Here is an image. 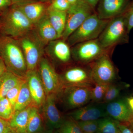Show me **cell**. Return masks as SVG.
Returning <instances> with one entry per match:
<instances>
[{
	"label": "cell",
	"instance_id": "22",
	"mask_svg": "<svg viewBox=\"0 0 133 133\" xmlns=\"http://www.w3.org/2000/svg\"><path fill=\"white\" fill-rule=\"evenodd\" d=\"M33 105L31 94L26 79H23L21 89L14 108V112L25 109Z\"/></svg>",
	"mask_w": 133,
	"mask_h": 133
},
{
	"label": "cell",
	"instance_id": "45",
	"mask_svg": "<svg viewBox=\"0 0 133 133\" xmlns=\"http://www.w3.org/2000/svg\"><path fill=\"white\" fill-rule=\"evenodd\" d=\"M54 133H58V132H57V131H56Z\"/></svg>",
	"mask_w": 133,
	"mask_h": 133
},
{
	"label": "cell",
	"instance_id": "15",
	"mask_svg": "<svg viewBox=\"0 0 133 133\" xmlns=\"http://www.w3.org/2000/svg\"><path fill=\"white\" fill-rule=\"evenodd\" d=\"M105 109L108 115L124 123L129 122L133 113L127 101L123 99L114 100L107 103Z\"/></svg>",
	"mask_w": 133,
	"mask_h": 133
},
{
	"label": "cell",
	"instance_id": "19",
	"mask_svg": "<svg viewBox=\"0 0 133 133\" xmlns=\"http://www.w3.org/2000/svg\"><path fill=\"white\" fill-rule=\"evenodd\" d=\"M38 35L43 41L49 42L58 38L57 32L50 22L48 15H44L37 23Z\"/></svg>",
	"mask_w": 133,
	"mask_h": 133
},
{
	"label": "cell",
	"instance_id": "43",
	"mask_svg": "<svg viewBox=\"0 0 133 133\" xmlns=\"http://www.w3.org/2000/svg\"><path fill=\"white\" fill-rule=\"evenodd\" d=\"M129 125H133V113L132 115V117H131V120L128 123Z\"/></svg>",
	"mask_w": 133,
	"mask_h": 133
},
{
	"label": "cell",
	"instance_id": "29",
	"mask_svg": "<svg viewBox=\"0 0 133 133\" xmlns=\"http://www.w3.org/2000/svg\"><path fill=\"white\" fill-rule=\"evenodd\" d=\"M83 133H97L98 119L87 121H77Z\"/></svg>",
	"mask_w": 133,
	"mask_h": 133
},
{
	"label": "cell",
	"instance_id": "44",
	"mask_svg": "<svg viewBox=\"0 0 133 133\" xmlns=\"http://www.w3.org/2000/svg\"><path fill=\"white\" fill-rule=\"evenodd\" d=\"M130 125V127H131V128L132 129V130H133V125Z\"/></svg>",
	"mask_w": 133,
	"mask_h": 133
},
{
	"label": "cell",
	"instance_id": "13",
	"mask_svg": "<svg viewBox=\"0 0 133 133\" xmlns=\"http://www.w3.org/2000/svg\"><path fill=\"white\" fill-rule=\"evenodd\" d=\"M65 82L68 86H83L92 87L94 85L89 69L76 66L69 69L64 76Z\"/></svg>",
	"mask_w": 133,
	"mask_h": 133
},
{
	"label": "cell",
	"instance_id": "21",
	"mask_svg": "<svg viewBox=\"0 0 133 133\" xmlns=\"http://www.w3.org/2000/svg\"><path fill=\"white\" fill-rule=\"evenodd\" d=\"M23 79L11 72H5L0 77V99L6 97L9 91Z\"/></svg>",
	"mask_w": 133,
	"mask_h": 133
},
{
	"label": "cell",
	"instance_id": "8",
	"mask_svg": "<svg viewBox=\"0 0 133 133\" xmlns=\"http://www.w3.org/2000/svg\"><path fill=\"white\" fill-rule=\"evenodd\" d=\"M39 74L46 96L56 94L63 87V83L49 61L42 58L39 62Z\"/></svg>",
	"mask_w": 133,
	"mask_h": 133
},
{
	"label": "cell",
	"instance_id": "18",
	"mask_svg": "<svg viewBox=\"0 0 133 133\" xmlns=\"http://www.w3.org/2000/svg\"><path fill=\"white\" fill-rule=\"evenodd\" d=\"M33 105L25 109L14 112L9 121L10 126L14 133H27V125L30 114Z\"/></svg>",
	"mask_w": 133,
	"mask_h": 133
},
{
	"label": "cell",
	"instance_id": "2",
	"mask_svg": "<svg viewBox=\"0 0 133 133\" xmlns=\"http://www.w3.org/2000/svg\"><path fill=\"white\" fill-rule=\"evenodd\" d=\"M128 34L125 20L122 14L109 20L98 40L102 48L110 51L116 45L127 42Z\"/></svg>",
	"mask_w": 133,
	"mask_h": 133
},
{
	"label": "cell",
	"instance_id": "12",
	"mask_svg": "<svg viewBox=\"0 0 133 133\" xmlns=\"http://www.w3.org/2000/svg\"><path fill=\"white\" fill-rule=\"evenodd\" d=\"M56 94L46 96L43 105V116L48 128L54 130L60 127L64 120L56 104Z\"/></svg>",
	"mask_w": 133,
	"mask_h": 133
},
{
	"label": "cell",
	"instance_id": "11",
	"mask_svg": "<svg viewBox=\"0 0 133 133\" xmlns=\"http://www.w3.org/2000/svg\"><path fill=\"white\" fill-rule=\"evenodd\" d=\"M25 79L31 94L33 105L38 108L42 107L46 95L39 72L36 70L28 71Z\"/></svg>",
	"mask_w": 133,
	"mask_h": 133
},
{
	"label": "cell",
	"instance_id": "33",
	"mask_svg": "<svg viewBox=\"0 0 133 133\" xmlns=\"http://www.w3.org/2000/svg\"><path fill=\"white\" fill-rule=\"evenodd\" d=\"M23 79L14 88L11 89L6 95V97L9 101L14 108L15 104L16 103L17 100L20 92L22 82Z\"/></svg>",
	"mask_w": 133,
	"mask_h": 133
},
{
	"label": "cell",
	"instance_id": "26",
	"mask_svg": "<svg viewBox=\"0 0 133 133\" xmlns=\"http://www.w3.org/2000/svg\"><path fill=\"white\" fill-rule=\"evenodd\" d=\"M110 84L95 83L91 90V100L95 102H102Z\"/></svg>",
	"mask_w": 133,
	"mask_h": 133
},
{
	"label": "cell",
	"instance_id": "20",
	"mask_svg": "<svg viewBox=\"0 0 133 133\" xmlns=\"http://www.w3.org/2000/svg\"><path fill=\"white\" fill-rule=\"evenodd\" d=\"M47 15L51 24L57 32L58 38H61L66 25V12L49 9Z\"/></svg>",
	"mask_w": 133,
	"mask_h": 133
},
{
	"label": "cell",
	"instance_id": "40",
	"mask_svg": "<svg viewBox=\"0 0 133 133\" xmlns=\"http://www.w3.org/2000/svg\"><path fill=\"white\" fill-rule=\"evenodd\" d=\"M12 1L13 4L15 5H18L26 2L28 0H10Z\"/></svg>",
	"mask_w": 133,
	"mask_h": 133
},
{
	"label": "cell",
	"instance_id": "41",
	"mask_svg": "<svg viewBox=\"0 0 133 133\" xmlns=\"http://www.w3.org/2000/svg\"><path fill=\"white\" fill-rule=\"evenodd\" d=\"M53 130L50 129L48 128L47 129H44L42 131L38 133H53Z\"/></svg>",
	"mask_w": 133,
	"mask_h": 133
},
{
	"label": "cell",
	"instance_id": "30",
	"mask_svg": "<svg viewBox=\"0 0 133 133\" xmlns=\"http://www.w3.org/2000/svg\"><path fill=\"white\" fill-rule=\"evenodd\" d=\"M120 92V89L111 83L109 85L102 102L107 103L115 100L118 97Z\"/></svg>",
	"mask_w": 133,
	"mask_h": 133
},
{
	"label": "cell",
	"instance_id": "37",
	"mask_svg": "<svg viewBox=\"0 0 133 133\" xmlns=\"http://www.w3.org/2000/svg\"><path fill=\"white\" fill-rule=\"evenodd\" d=\"M7 71L6 65L3 60L0 57V77L2 76L5 72Z\"/></svg>",
	"mask_w": 133,
	"mask_h": 133
},
{
	"label": "cell",
	"instance_id": "1",
	"mask_svg": "<svg viewBox=\"0 0 133 133\" xmlns=\"http://www.w3.org/2000/svg\"><path fill=\"white\" fill-rule=\"evenodd\" d=\"M0 55L8 71L25 78L27 65L22 48L16 41L10 37L0 38Z\"/></svg>",
	"mask_w": 133,
	"mask_h": 133
},
{
	"label": "cell",
	"instance_id": "38",
	"mask_svg": "<svg viewBox=\"0 0 133 133\" xmlns=\"http://www.w3.org/2000/svg\"><path fill=\"white\" fill-rule=\"evenodd\" d=\"M86 2L91 6L94 9L97 7L99 0H84Z\"/></svg>",
	"mask_w": 133,
	"mask_h": 133
},
{
	"label": "cell",
	"instance_id": "42",
	"mask_svg": "<svg viewBox=\"0 0 133 133\" xmlns=\"http://www.w3.org/2000/svg\"><path fill=\"white\" fill-rule=\"evenodd\" d=\"M67 1L70 3L71 5H72L76 3L78 0H67Z\"/></svg>",
	"mask_w": 133,
	"mask_h": 133
},
{
	"label": "cell",
	"instance_id": "10",
	"mask_svg": "<svg viewBox=\"0 0 133 133\" xmlns=\"http://www.w3.org/2000/svg\"><path fill=\"white\" fill-rule=\"evenodd\" d=\"M92 87L83 86H68L64 91V101L71 108H79L91 100Z\"/></svg>",
	"mask_w": 133,
	"mask_h": 133
},
{
	"label": "cell",
	"instance_id": "3",
	"mask_svg": "<svg viewBox=\"0 0 133 133\" xmlns=\"http://www.w3.org/2000/svg\"><path fill=\"white\" fill-rule=\"evenodd\" d=\"M109 20H102L96 12L86 19L67 39L72 46L79 43L97 39L104 29Z\"/></svg>",
	"mask_w": 133,
	"mask_h": 133
},
{
	"label": "cell",
	"instance_id": "24",
	"mask_svg": "<svg viewBox=\"0 0 133 133\" xmlns=\"http://www.w3.org/2000/svg\"><path fill=\"white\" fill-rule=\"evenodd\" d=\"M52 50L55 57L60 62L66 63L70 59L71 51L69 44L63 40L55 42Z\"/></svg>",
	"mask_w": 133,
	"mask_h": 133
},
{
	"label": "cell",
	"instance_id": "36",
	"mask_svg": "<svg viewBox=\"0 0 133 133\" xmlns=\"http://www.w3.org/2000/svg\"><path fill=\"white\" fill-rule=\"evenodd\" d=\"M13 4L10 0H0V10L8 7Z\"/></svg>",
	"mask_w": 133,
	"mask_h": 133
},
{
	"label": "cell",
	"instance_id": "46",
	"mask_svg": "<svg viewBox=\"0 0 133 133\" xmlns=\"http://www.w3.org/2000/svg\"><path fill=\"white\" fill-rule=\"evenodd\" d=\"M12 133H14V132H12Z\"/></svg>",
	"mask_w": 133,
	"mask_h": 133
},
{
	"label": "cell",
	"instance_id": "17",
	"mask_svg": "<svg viewBox=\"0 0 133 133\" xmlns=\"http://www.w3.org/2000/svg\"><path fill=\"white\" fill-rule=\"evenodd\" d=\"M15 5L23 12L33 24L36 23L44 16L45 7L42 3L25 2Z\"/></svg>",
	"mask_w": 133,
	"mask_h": 133
},
{
	"label": "cell",
	"instance_id": "14",
	"mask_svg": "<svg viewBox=\"0 0 133 133\" xmlns=\"http://www.w3.org/2000/svg\"><path fill=\"white\" fill-rule=\"evenodd\" d=\"M21 46L26 60L28 71L35 70L41 59L42 50L40 45L32 38L25 37L22 40Z\"/></svg>",
	"mask_w": 133,
	"mask_h": 133
},
{
	"label": "cell",
	"instance_id": "25",
	"mask_svg": "<svg viewBox=\"0 0 133 133\" xmlns=\"http://www.w3.org/2000/svg\"><path fill=\"white\" fill-rule=\"evenodd\" d=\"M120 123V122L112 118L106 116L99 119L98 133H119Z\"/></svg>",
	"mask_w": 133,
	"mask_h": 133
},
{
	"label": "cell",
	"instance_id": "23",
	"mask_svg": "<svg viewBox=\"0 0 133 133\" xmlns=\"http://www.w3.org/2000/svg\"><path fill=\"white\" fill-rule=\"evenodd\" d=\"M44 129L42 118L38 108L33 105L29 116L27 133H38Z\"/></svg>",
	"mask_w": 133,
	"mask_h": 133
},
{
	"label": "cell",
	"instance_id": "9",
	"mask_svg": "<svg viewBox=\"0 0 133 133\" xmlns=\"http://www.w3.org/2000/svg\"><path fill=\"white\" fill-rule=\"evenodd\" d=\"M130 0H99L96 14L100 19L109 20L123 14Z\"/></svg>",
	"mask_w": 133,
	"mask_h": 133
},
{
	"label": "cell",
	"instance_id": "32",
	"mask_svg": "<svg viewBox=\"0 0 133 133\" xmlns=\"http://www.w3.org/2000/svg\"><path fill=\"white\" fill-rule=\"evenodd\" d=\"M71 5L67 0H53L49 9L58 11L67 12Z\"/></svg>",
	"mask_w": 133,
	"mask_h": 133
},
{
	"label": "cell",
	"instance_id": "34",
	"mask_svg": "<svg viewBox=\"0 0 133 133\" xmlns=\"http://www.w3.org/2000/svg\"><path fill=\"white\" fill-rule=\"evenodd\" d=\"M13 132L10 128L9 122L0 118V133Z\"/></svg>",
	"mask_w": 133,
	"mask_h": 133
},
{
	"label": "cell",
	"instance_id": "5",
	"mask_svg": "<svg viewBox=\"0 0 133 133\" xmlns=\"http://www.w3.org/2000/svg\"><path fill=\"white\" fill-rule=\"evenodd\" d=\"M95 13L84 0H78L66 12V25L61 38L65 41L90 16Z\"/></svg>",
	"mask_w": 133,
	"mask_h": 133
},
{
	"label": "cell",
	"instance_id": "4",
	"mask_svg": "<svg viewBox=\"0 0 133 133\" xmlns=\"http://www.w3.org/2000/svg\"><path fill=\"white\" fill-rule=\"evenodd\" d=\"M33 25L23 12L14 5L3 17L1 28L4 34L17 38L26 35Z\"/></svg>",
	"mask_w": 133,
	"mask_h": 133
},
{
	"label": "cell",
	"instance_id": "39",
	"mask_svg": "<svg viewBox=\"0 0 133 133\" xmlns=\"http://www.w3.org/2000/svg\"><path fill=\"white\" fill-rule=\"evenodd\" d=\"M127 101L130 109L133 111V97L128 98Z\"/></svg>",
	"mask_w": 133,
	"mask_h": 133
},
{
	"label": "cell",
	"instance_id": "31",
	"mask_svg": "<svg viewBox=\"0 0 133 133\" xmlns=\"http://www.w3.org/2000/svg\"><path fill=\"white\" fill-rule=\"evenodd\" d=\"M122 15L125 20L128 31L129 33L133 28V0L130 1Z\"/></svg>",
	"mask_w": 133,
	"mask_h": 133
},
{
	"label": "cell",
	"instance_id": "47",
	"mask_svg": "<svg viewBox=\"0 0 133 133\" xmlns=\"http://www.w3.org/2000/svg\"></svg>",
	"mask_w": 133,
	"mask_h": 133
},
{
	"label": "cell",
	"instance_id": "16",
	"mask_svg": "<svg viewBox=\"0 0 133 133\" xmlns=\"http://www.w3.org/2000/svg\"><path fill=\"white\" fill-rule=\"evenodd\" d=\"M105 107L98 105H90L78 108L69 114L76 121L95 120L108 116Z\"/></svg>",
	"mask_w": 133,
	"mask_h": 133
},
{
	"label": "cell",
	"instance_id": "27",
	"mask_svg": "<svg viewBox=\"0 0 133 133\" xmlns=\"http://www.w3.org/2000/svg\"><path fill=\"white\" fill-rule=\"evenodd\" d=\"M57 131L58 133H83L77 121L71 118L64 119Z\"/></svg>",
	"mask_w": 133,
	"mask_h": 133
},
{
	"label": "cell",
	"instance_id": "35",
	"mask_svg": "<svg viewBox=\"0 0 133 133\" xmlns=\"http://www.w3.org/2000/svg\"><path fill=\"white\" fill-rule=\"evenodd\" d=\"M119 133H133V130L131 127H128L125 123H120L119 126Z\"/></svg>",
	"mask_w": 133,
	"mask_h": 133
},
{
	"label": "cell",
	"instance_id": "28",
	"mask_svg": "<svg viewBox=\"0 0 133 133\" xmlns=\"http://www.w3.org/2000/svg\"><path fill=\"white\" fill-rule=\"evenodd\" d=\"M14 113V107L6 97L0 99V118L9 121Z\"/></svg>",
	"mask_w": 133,
	"mask_h": 133
},
{
	"label": "cell",
	"instance_id": "7",
	"mask_svg": "<svg viewBox=\"0 0 133 133\" xmlns=\"http://www.w3.org/2000/svg\"><path fill=\"white\" fill-rule=\"evenodd\" d=\"M71 52L79 63L90 64L103 54L109 52V51L102 48L97 38L77 44Z\"/></svg>",
	"mask_w": 133,
	"mask_h": 133
},
{
	"label": "cell",
	"instance_id": "6",
	"mask_svg": "<svg viewBox=\"0 0 133 133\" xmlns=\"http://www.w3.org/2000/svg\"><path fill=\"white\" fill-rule=\"evenodd\" d=\"M109 54H103L89 64L91 77L94 84H111L116 77V69Z\"/></svg>",
	"mask_w": 133,
	"mask_h": 133
}]
</instances>
